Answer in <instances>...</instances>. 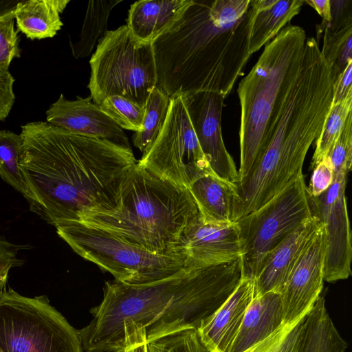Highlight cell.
I'll use <instances>...</instances> for the list:
<instances>
[{
	"label": "cell",
	"instance_id": "6da1fadb",
	"mask_svg": "<svg viewBox=\"0 0 352 352\" xmlns=\"http://www.w3.org/2000/svg\"><path fill=\"white\" fill-rule=\"evenodd\" d=\"M19 162L32 212L56 226L120 210L122 184L137 164L132 149L47 122L21 126Z\"/></svg>",
	"mask_w": 352,
	"mask_h": 352
},
{
	"label": "cell",
	"instance_id": "7a4b0ae2",
	"mask_svg": "<svg viewBox=\"0 0 352 352\" xmlns=\"http://www.w3.org/2000/svg\"><path fill=\"white\" fill-rule=\"evenodd\" d=\"M243 276L241 257L184 267L152 283L107 281L91 322L78 330L85 352H126L186 329H197L229 298Z\"/></svg>",
	"mask_w": 352,
	"mask_h": 352
},
{
	"label": "cell",
	"instance_id": "3957f363",
	"mask_svg": "<svg viewBox=\"0 0 352 352\" xmlns=\"http://www.w3.org/2000/svg\"><path fill=\"white\" fill-rule=\"evenodd\" d=\"M254 0H191L152 41L157 86L169 98L208 91L224 100L244 74Z\"/></svg>",
	"mask_w": 352,
	"mask_h": 352
},
{
	"label": "cell",
	"instance_id": "277c9868",
	"mask_svg": "<svg viewBox=\"0 0 352 352\" xmlns=\"http://www.w3.org/2000/svg\"><path fill=\"white\" fill-rule=\"evenodd\" d=\"M116 212L80 220L160 255L186 258V236L201 217L188 188L154 175L138 163L122 184Z\"/></svg>",
	"mask_w": 352,
	"mask_h": 352
},
{
	"label": "cell",
	"instance_id": "5b68a950",
	"mask_svg": "<svg viewBox=\"0 0 352 352\" xmlns=\"http://www.w3.org/2000/svg\"><path fill=\"white\" fill-rule=\"evenodd\" d=\"M306 38L300 26L286 25L265 45L238 85L241 118L237 182L247 175L259 155L276 101L300 68Z\"/></svg>",
	"mask_w": 352,
	"mask_h": 352
},
{
	"label": "cell",
	"instance_id": "8992f818",
	"mask_svg": "<svg viewBox=\"0 0 352 352\" xmlns=\"http://www.w3.org/2000/svg\"><path fill=\"white\" fill-rule=\"evenodd\" d=\"M89 64L87 87L95 104L118 96L145 108L157 81L152 42L137 38L126 25L107 30Z\"/></svg>",
	"mask_w": 352,
	"mask_h": 352
},
{
	"label": "cell",
	"instance_id": "52a82bcc",
	"mask_svg": "<svg viewBox=\"0 0 352 352\" xmlns=\"http://www.w3.org/2000/svg\"><path fill=\"white\" fill-rule=\"evenodd\" d=\"M58 235L83 258L129 284L152 283L184 267L186 257L153 254L115 234L80 221L55 226Z\"/></svg>",
	"mask_w": 352,
	"mask_h": 352
},
{
	"label": "cell",
	"instance_id": "ba28073f",
	"mask_svg": "<svg viewBox=\"0 0 352 352\" xmlns=\"http://www.w3.org/2000/svg\"><path fill=\"white\" fill-rule=\"evenodd\" d=\"M78 330L45 296L0 294V352H82Z\"/></svg>",
	"mask_w": 352,
	"mask_h": 352
},
{
	"label": "cell",
	"instance_id": "9c48e42d",
	"mask_svg": "<svg viewBox=\"0 0 352 352\" xmlns=\"http://www.w3.org/2000/svg\"><path fill=\"white\" fill-rule=\"evenodd\" d=\"M315 215L302 171L280 192L237 223L242 244L243 275L254 280L270 253Z\"/></svg>",
	"mask_w": 352,
	"mask_h": 352
},
{
	"label": "cell",
	"instance_id": "30bf717a",
	"mask_svg": "<svg viewBox=\"0 0 352 352\" xmlns=\"http://www.w3.org/2000/svg\"><path fill=\"white\" fill-rule=\"evenodd\" d=\"M137 163L157 177L186 188L200 176L213 173L199 146L182 95L170 98L160 133Z\"/></svg>",
	"mask_w": 352,
	"mask_h": 352
},
{
	"label": "cell",
	"instance_id": "8fae6325",
	"mask_svg": "<svg viewBox=\"0 0 352 352\" xmlns=\"http://www.w3.org/2000/svg\"><path fill=\"white\" fill-rule=\"evenodd\" d=\"M346 175H333L331 186L312 197L315 215L322 223L325 236L324 280L333 283L351 275V232L345 189Z\"/></svg>",
	"mask_w": 352,
	"mask_h": 352
},
{
	"label": "cell",
	"instance_id": "7c38bea8",
	"mask_svg": "<svg viewBox=\"0 0 352 352\" xmlns=\"http://www.w3.org/2000/svg\"><path fill=\"white\" fill-rule=\"evenodd\" d=\"M182 96L199 146L212 172L235 184L238 181V170L226 148L221 131L224 99L218 94L208 91Z\"/></svg>",
	"mask_w": 352,
	"mask_h": 352
},
{
	"label": "cell",
	"instance_id": "4fadbf2b",
	"mask_svg": "<svg viewBox=\"0 0 352 352\" xmlns=\"http://www.w3.org/2000/svg\"><path fill=\"white\" fill-rule=\"evenodd\" d=\"M325 236L322 223L314 233L293 267L280 293L283 324L306 316L323 288Z\"/></svg>",
	"mask_w": 352,
	"mask_h": 352
},
{
	"label": "cell",
	"instance_id": "5bb4252c",
	"mask_svg": "<svg viewBox=\"0 0 352 352\" xmlns=\"http://www.w3.org/2000/svg\"><path fill=\"white\" fill-rule=\"evenodd\" d=\"M46 122L73 133L131 148L124 130L93 102L90 96L69 100L60 94L46 111Z\"/></svg>",
	"mask_w": 352,
	"mask_h": 352
},
{
	"label": "cell",
	"instance_id": "9a60e30c",
	"mask_svg": "<svg viewBox=\"0 0 352 352\" xmlns=\"http://www.w3.org/2000/svg\"><path fill=\"white\" fill-rule=\"evenodd\" d=\"M185 253V265L189 267L218 265L241 257L237 223H210L201 218L186 236Z\"/></svg>",
	"mask_w": 352,
	"mask_h": 352
},
{
	"label": "cell",
	"instance_id": "2e32d148",
	"mask_svg": "<svg viewBox=\"0 0 352 352\" xmlns=\"http://www.w3.org/2000/svg\"><path fill=\"white\" fill-rule=\"evenodd\" d=\"M254 280L243 275L229 298L197 329L209 352H230L254 298Z\"/></svg>",
	"mask_w": 352,
	"mask_h": 352
},
{
	"label": "cell",
	"instance_id": "e0dca14e",
	"mask_svg": "<svg viewBox=\"0 0 352 352\" xmlns=\"http://www.w3.org/2000/svg\"><path fill=\"white\" fill-rule=\"evenodd\" d=\"M320 223L314 215L270 253L254 280V296L271 292L281 293L290 272Z\"/></svg>",
	"mask_w": 352,
	"mask_h": 352
},
{
	"label": "cell",
	"instance_id": "ac0fdd59",
	"mask_svg": "<svg viewBox=\"0 0 352 352\" xmlns=\"http://www.w3.org/2000/svg\"><path fill=\"white\" fill-rule=\"evenodd\" d=\"M283 324L280 293L254 296L230 352H243L263 340Z\"/></svg>",
	"mask_w": 352,
	"mask_h": 352
},
{
	"label": "cell",
	"instance_id": "d6986e66",
	"mask_svg": "<svg viewBox=\"0 0 352 352\" xmlns=\"http://www.w3.org/2000/svg\"><path fill=\"white\" fill-rule=\"evenodd\" d=\"M191 0H142L131 5L126 25L137 38L152 42L179 17Z\"/></svg>",
	"mask_w": 352,
	"mask_h": 352
},
{
	"label": "cell",
	"instance_id": "ffe728a7",
	"mask_svg": "<svg viewBox=\"0 0 352 352\" xmlns=\"http://www.w3.org/2000/svg\"><path fill=\"white\" fill-rule=\"evenodd\" d=\"M234 187V184L213 173H206L192 182L188 188L204 221L227 223L232 221Z\"/></svg>",
	"mask_w": 352,
	"mask_h": 352
},
{
	"label": "cell",
	"instance_id": "44dd1931",
	"mask_svg": "<svg viewBox=\"0 0 352 352\" xmlns=\"http://www.w3.org/2000/svg\"><path fill=\"white\" fill-rule=\"evenodd\" d=\"M69 0H23L16 5L18 30L31 40L52 38L63 26L60 14Z\"/></svg>",
	"mask_w": 352,
	"mask_h": 352
},
{
	"label": "cell",
	"instance_id": "7402d4cb",
	"mask_svg": "<svg viewBox=\"0 0 352 352\" xmlns=\"http://www.w3.org/2000/svg\"><path fill=\"white\" fill-rule=\"evenodd\" d=\"M305 0H276L272 6L257 10L249 36L251 56L274 38L297 15Z\"/></svg>",
	"mask_w": 352,
	"mask_h": 352
},
{
	"label": "cell",
	"instance_id": "603a6c76",
	"mask_svg": "<svg viewBox=\"0 0 352 352\" xmlns=\"http://www.w3.org/2000/svg\"><path fill=\"white\" fill-rule=\"evenodd\" d=\"M122 0L89 1L79 39L70 42L72 55L75 58L88 56L99 39L107 31V23L111 11Z\"/></svg>",
	"mask_w": 352,
	"mask_h": 352
},
{
	"label": "cell",
	"instance_id": "cb8c5ba5",
	"mask_svg": "<svg viewBox=\"0 0 352 352\" xmlns=\"http://www.w3.org/2000/svg\"><path fill=\"white\" fill-rule=\"evenodd\" d=\"M170 103V98L155 87L145 106L143 130L135 132L133 142L143 153L151 147L165 122Z\"/></svg>",
	"mask_w": 352,
	"mask_h": 352
},
{
	"label": "cell",
	"instance_id": "d4e9b609",
	"mask_svg": "<svg viewBox=\"0 0 352 352\" xmlns=\"http://www.w3.org/2000/svg\"><path fill=\"white\" fill-rule=\"evenodd\" d=\"M352 110V96L332 105L323 128L316 140V148L310 169L327 157L342 131L346 120Z\"/></svg>",
	"mask_w": 352,
	"mask_h": 352
},
{
	"label": "cell",
	"instance_id": "484cf974",
	"mask_svg": "<svg viewBox=\"0 0 352 352\" xmlns=\"http://www.w3.org/2000/svg\"><path fill=\"white\" fill-rule=\"evenodd\" d=\"M22 148L20 134L0 131V177L24 197L25 190L19 166Z\"/></svg>",
	"mask_w": 352,
	"mask_h": 352
},
{
	"label": "cell",
	"instance_id": "4316f807",
	"mask_svg": "<svg viewBox=\"0 0 352 352\" xmlns=\"http://www.w3.org/2000/svg\"><path fill=\"white\" fill-rule=\"evenodd\" d=\"M323 32L324 43L320 52L338 78L352 62V25L335 32L327 30Z\"/></svg>",
	"mask_w": 352,
	"mask_h": 352
},
{
	"label": "cell",
	"instance_id": "83f0119b",
	"mask_svg": "<svg viewBox=\"0 0 352 352\" xmlns=\"http://www.w3.org/2000/svg\"><path fill=\"white\" fill-rule=\"evenodd\" d=\"M98 106L122 129L143 130L145 108L118 96L106 98Z\"/></svg>",
	"mask_w": 352,
	"mask_h": 352
},
{
	"label": "cell",
	"instance_id": "f1b7e54d",
	"mask_svg": "<svg viewBox=\"0 0 352 352\" xmlns=\"http://www.w3.org/2000/svg\"><path fill=\"white\" fill-rule=\"evenodd\" d=\"M306 316L292 323L283 324L270 336L243 352H296Z\"/></svg>",
	"mask_w": 352,
	"mask_h": 352
},
{
	"label": "cell",
	"instance_id": "f546056e",
	"mask_svg": "<svg viewBox=\"0 0 352 352\" xmlns=\"http://www.w3.org/2000/svg\"><path fill=\"white\" fill-rule=\"evenodd\" d=\"M148 352H209L196 329H186L151 342Z\"/></svg>",
	"mask_w": 352,
	"mask_h": 352
},
{
	"label": "cell",
	"instance_id": "4dcf8cb0",
	"mask_svg": "<svg viewBox=\"0 0 352 352\" xmlns=\"http://www.w3.org/2000/svg\"><path fill=\"white\" fill-rule=\"evenodd\" d=\"M352 113L346 118L340 135L328 156L333 166V175H346L352 166Z\"/></svg>",
	"mask_w": 352,
	"mask_h": 352
},
{
	"label": "cell",
	"instance_id": "1f68e13d",
	"mask_svg": "<svg viewBox=\"0 0 352 352\" xmlns=\"http://www.w3.org/2000/svg\"><path fill=\"white\" fill-rule=\"evenodd\" d=\"M14 18L0 21V70H8L12 60L21 56Z\"/></svg>",
	"mask_w": 352,
	"mask_h": 352
},
{
	"label": "cell",
	"instance_id": "d6a6232c",
	"mask_svg": "<svg viewBox=\"0 0 352 352\" xmlns=\"http://www.w3.org/2000/svg\"><path fill=\"white\" fill-rule=\"evenodd\" d=\"M331 21L328 23L316 25L317 38L319 39L324 30L337 32L344 27L352 25V1L330 0Z\"/></svg>",
	"mask_w": 352,
	"mask_h": 352
},
{
	"label": "cell",
	"instance_id": "836d02e7",
	"mask_svg": "<svg viewBox=\"0 0 352 352\" xmlns=\"http://www.w3.org/2000/svg\"><path fill=\"white\" fill-rule=\"evenodd\" d=\"M313 170L307 189L311 197H317L323 193L333 182V170L329 157L318 164Z\"/></svg>",
	"mask_w": 352,
	"mask_h": 352
},
{
	"label": "cell",
	"instance_id": "e575fe53",
	"mask_svg": "<svg viewBox=\"0 0 352 352\" xmlns=\"http://www.w3.org/2000/svg\"><path fill=\"white\" fill-rule=\"evenodd\" d=\"M14 78L9 70H0V121L8 116L14 103Z\"/></svg>",
	"mask_w": 352,
	"mask_h": 352
},
{
	"label": "cell",
	"instance_id": "d590c367",
	"mask_svg": "<svg viewBox=\"0 0 352 352\" xmlns=\"http://www.w3.org/2000/svg\"><path fill=\"white\" fill-rule=\"evenodd\" d=\"M351 96H352V62L349 63L334 82L332 105L343 101Z\"/></svg>",
	"mask_w": 352,
	"mask_h": 352
},
{
	"label": "cell",
	"instance_id": "8d00e7d4",
	"mask_svg": "<svg viewBox=\"0 0 352 352\" xmlns=\"http://www.w3.org/2000/svg\"><path fill=\"white\" fill-rule=\"evenodd\" d=\"M21 263L17 257L16 246L0 239V272L16 267Z\"/></svg>",
	"mask_w": 352,
	"mask_h": 352
},
{
	"label": "cell",
	"instance_id": "74e56055",
	"mask_svg": "<svg viewBox=\"0 0 352 352\" xmlns=\"http://www.w3.org/2000/svg\"><path fill=\"white\" fill-rule=\"evenodd\" d=\"M305 3L311 6L322 16V23H328L331 21L330 0H305Z\"/></svg>",
	"mask_w": 352,
	"mask_h": 352
},
{
	"label": "cell",
	"instance_id": "f35d334b",
	"mask_svg": "<svg viewBox=\"0 0 352 352\" xmlns=\"http://www.w3.org/2000/svg\"><path fill=\"white\" fill-rule=\"evenodd\" d=\"M18 1L14 0H0V21L14 18Z\"/></svg>",
	"mask_w": 352,
	"mask_h": 352
},
{
	"label": "cell",
	"instance_id": "ab89813d",
	"mask_svg": "<svg viewBox=\"0 0 352 352\" xmlns=\"http://www.w3.org/2000/svg\"><path fill=\"white\" fill-rule=\"evenodd\" d=\"M11 269H6L0 272V294L6 289L8 274Z\"/></svg>",
	"mask_w": 352,
	"mask_h": 352
},
{
	"label": "cell",
	"instance_id": "60d3db41",
	"mask_svg": "<svg viewBox=\"0 0 352 352\" xmlns=\"http://www.w3.org/2000/svg\"><path fill=\"white\" fill-rule=\"evenodd\" d=\"M126 352H148L146 344H143Z\"/></svg>",
	"mask_w": 352,
	"mask_h": 352
}]
</instances>
